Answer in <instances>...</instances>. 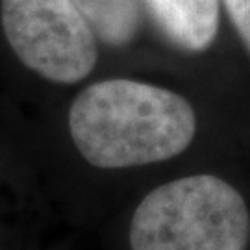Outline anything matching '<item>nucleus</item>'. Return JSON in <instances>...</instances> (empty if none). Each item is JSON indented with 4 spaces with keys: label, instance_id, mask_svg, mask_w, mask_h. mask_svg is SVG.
<instances>
[{
    "label": "nucleus",
    "instance_id": "1",
    "mask_svg": "<svg viewBox=\"0 0 250 250\" xmlns=\"http://www.w3.org/2000/svg\"><path fill=\"white\" fill-rule=\"evenodd\" d=\"M69 134L93 167L132 169L182 154L195 139L197 115L188 99L167 87L107 78L74 97Z\"/></svg>",
    "mask_w": 250,
    "mask_h": 250
},
{
    "label": "nucleus",
    "instance_id": "2",
    "mask_svg": "<svg viewBox=\"0 0 250 250\" xmlns=\"http://www.w3.org/2000/svg\"><path fill=\"white\" fill-rule=\"evenodd\" d=\"M249 206L215 174H193L150 191L130 223L132 250H245Z\"/></svg>",
    "mask_w": 250,
    "mask_h": 250
},
{
    "label": "nucleus",
    "instance_id": "3",
    "mask_svg": "<svg viewBox=\"0 0 250 250\" xmlns=\"http://www.w3.org/2000/svg\"><path fill=\"white\" fill-rule=\"evenodd\" d=\"M0 21L19 62L52 83L85 80L99 62V39L71 0H0Z\"/></svg>",
    "mask_w": 250,
    "mask_h": 250
},
{
    "label": "nucleus",
    "instance_id": "4",
    "mask_svg": "<svg viewBox=\"0 0 250 250\" xmlns=\"http://www.w3.org/2000/svg\"><path fill=\"white\" fill-rule=\"evenodd\" d=\"M223 0H141L154 24L186 52H204L219 34Z\"/></svg>",
    "mask_w": 250,
    "mask_h": 250
},
{
    "label": "nucleus",
    "instance_id": "5",
    "mask_svg": "<svg viewBox=\"0 0 250 250\" xmlns=\"http://www.w3.org/2000/svg\"><path fill=\"white\" fill-rule=\"evenodd\" d=\"M87 21L99 43L123 48L141 28V0H71Z\"/></svg>",
    "mask_w": 250,
    "mask_h": 250
},
{
    "label": "nucleus",
    "instance_id": "6",
    "mask_svg": "<svg viewBox=\"0 0 250 250\" xmlns=\"http://www.w3.org/2000/svg\"><path fill=\"white\" fill-rule=\"evenodd\" d=\"M226 15L250 54V0H223Z\"/></svg>",
    "mask_w": 250,
    "mask_h": 250
}]
</instances>
